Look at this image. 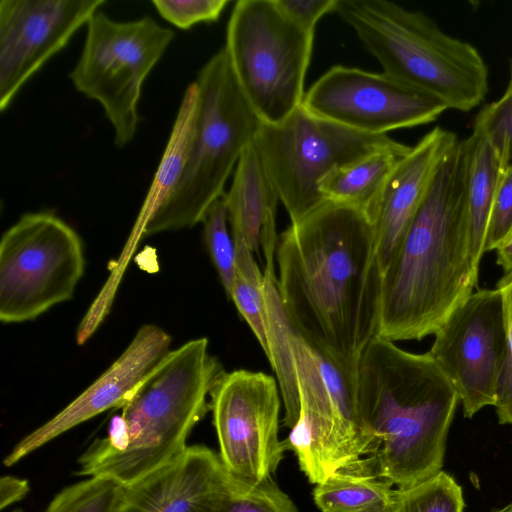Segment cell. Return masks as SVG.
Here are the masks:
<instances>
[{"mask_svg":"<svg viewBox=\"0 0 512 512\" xmlns=\"http://www.w3.org/2000/svg\"><path fill=\"white\" fill-rule=\"evenodd\" d=\"M229 298L249 325L268 358L267 314L263 284L251 283L237 274Z\"/></svg>","mask_w":512,"mask_h":512,"instance_id":"cell-31","label":"cell"},{"mask_svg":"<svg viewBox=\"0 0 512 512\" xmlns=\"http://www.w3.org/2000/svg\"><path fill=\"white\" fill-rule=\"evenodd\" d=\"M81 55L69 78L75 89L97 101L122 148L135 137L143 83L172 42L173 30L150 16L116 21L100 10L88 21Z\"/></svg>","mask_w":512,"mask_h":512,"instance_id":"cell-10","label":"cell"},{"mask_svg":"<svg viewBox=\"0 0 512 512\" xmlns=\"http://www.w3.org/2000/svg\"><path fill=\"white\" fill-rule=\"evenodd\" d=\"M311 113L374 135L427 124L447 107L438 98L385 72L333 66L305 93Z\"/></svg>","mask_w":512,"mask_h":512,"instance_id":"cell-14","label":"cell"},{"mask_svg":"<svg viewBox=\"0 0 512 512\" xmlns=\"http://www.w3.org/2000/svg\"><path fill=\"white\" fill-rule=\"evenodd\" d=\"M335 13L357 34L383 72L469 111L489 90V72L470 43L444 32L421 11L387 0H338Z\"/></svg>","mask_w":512,"mask_h":512,"instance_id":"cell-5","label":"cell"},{"mask_svg":"<svg viewBox=\"0 0 512 512\" xmlns=\"http://www.w3.org/2000/svg\"><path fill=\"white\" fill-rule=\"evenodd\" d=\"M275 3L296 25L315 32L318 21L336 11L338 0H275Z\"/></svg>","mask_w":512,"mask_h":512,"instance_id":"cell-34","label":"cell"},{"mask_svg":"<svg viewBox=\"0 0 512 512\" xmlns=\"http://www.w3.org/2000/svg\"><path fill=\"white\" fill-rule=\"evenodd\" d=\"M201 223L210 257L229 297L237 277V265L235 245L228 230V214L223 197L212 203Z\"/></svg>","mask_w":512,"mask_h":512,"instance_id":"cell-27","label":"cell"},{"mask_svg":"<svg viewBox=\"0 0 512 512\" xmlns=\"http://www.w3.org/2000/svg\"><path fill=\"white\" fill-rule=\"evenodd\" d=\"M392 486L362 458L317 484L313 498L321 512H391Z\"/></svg>","mask_w":512,"mask_h":512,"instance_id":"cell-22","label":"cell"},{"mask_svg":"<svg viewBox=\"0 0 512 512\" xmlns=\"http://www.w3.org/2000/svg\"><path fill=\"white\" fill-rule=\"evenodd\" d=\"M477 121L497 150L502 167L512 164V62L509 82L503 95L485 106Z\"/></svg>","mask_w":512,"mask_h":512,"instance_id":"cell-29","label":"cell"},{"mask_svg":"<svg viewBox=\"0 0 512 512\" xmlns=\"http://www.w3.org/2000/svg\"><path fill=\"white\" fill-rule=\"evenodd\" d=\"M12 512H23V511L21 509H16V510H14Z\"/></svg>","mask_w":512,"mask_h":512,"instance_id":"cell-38","label":"cell"},{"mask_svg":"<svg viewBox=\"0 0 512 512\" xmlns=\"http://www.w3.org/2000/svg\"><path fill=\"white\" fill-rule=\"evenodd\" d=\"M300 414L285 441L310 483L374 454L357 409L355 375L296 332L292 337Z\"/></svg>","mask_w":512,"mask_h":512,"instance_id":"cell-8","label":"cell"},{"mask_svg":"<svg viewBox=\"0 0 512 512\" xmlns=\"http://www.w3.org/2000/svg\"><path fill=\"white\" fill-rule=\"evenodd\" d=\"M492 512H512V502H510L509 504L505 505L502 508L495 509Z\"/></svg>","mask_w":512,"mask_h":512,"instance_id":"cell-37","label":"cell"},{"mask_svg":"<svg viewBox=\"0 0 512 512\" xmlns=\"http://www.w3.org/2000/svg\"><path fill=\"white\" fill-rule=\"evenodd\" d=\"M360 420L375 453L365 457L399 489L441 471L459 398L430 354H417L376 335L355 372Z\"/></svg>","mask_w":512,"mask_h":512,"instance_id":"cell-3","label":"cell"},{"mask_svg":"<svg viewBox=\"0 0 512 512\" xmlns=\"http://www.w3.org/2000/svg\"><path fill=\"white\" fill-rule=\"evenodd\" d=\"M199 107L198 88L189 84L182 97L172 130L141 208L136 232L168 199L178 184L190 157Z\"/></svg>","mask_w":512,"mask_h":512,"instance_id":"cell-24","label":"cell"},{"mask_svg":"<svg viewBox=\"0 0 512 512\" xmlns=\"http://www.w3.org/2000/svg\"><path fill=\"white\" fill-rule=\"evenodd\" d=\"M275 259L277 288L292 328L355 375L380 320L383 272L372 222L326 199L280 234Z\"/></svg>","mask_w":512,"mask_h":512,"instance_id":"cell-1","label":"cell"},{"mask_svg":"<svg viewBox=\"0 0 512 512\" xmlns=\"http://www.w3.org/2000/svg\"><path fill=\"white\" fill-rule=\"evenodd\" d=\"M158 14L182 30L199 23L218 21L228 0H153Z\"/></svg>","mask_w":512,"mask_h":512,"instance_id":"cell-30","label":"cell"},{"mask_svg":"<svg viewBox=\"0 0 512 512\" xmlns=\"http://www.w3.org/2000/svg\"><path fill=\"white\" fill-rule=\"evenodd\" d=\"M123 486L105 477H90L62 489L44 512H116Z\"/></svg>","mask_w":512,"mask_h":512,"instance_id":"cell-26","label":"cell"},{"mask_svg":"<svg viewBox=\"0 0 512 512\" xmlns=\"http://www.w3.org/2000/svg\"><path fill=\"white\" fill-rule=\"evenodd\" d=\"M314 34L290 20L275 0L234 4L223 49L262 123H278L302 104Z\"/></svg>","mask_w":512,"mask_h":512,"instance_id":"cell-7","label":"cell"},{"mask_svg":"<svg viewBox=\"0 0 512 512\" xmlns=\"http://www.w3.org/2000/svg\"><path fill=\"white\" fill-rule=\"evenodd\" d=\"M170 335L154 324L142 325L113 364L50 420L22 438L5 456L10 467L43 445L112 408H121L139 382L170 351Z\"/></svg>","mask_w":512,"mask_h":512,"instance_id":"cell-16","label":"cell"},{"mask_svg":"<svg viewBox=\"0 0 512 512\" xmlns=\"http://www.w3.org/2000/svg\"><path fill=\"white\" fill-rule=\"evenodd\" d=\"M29 492L27 480L3 476L0 480V507L4 509L20 500Z\"/></svg>","mask_w":512,"mask_h":512,"instance_id":"cell-35","label":"cell"},{"mask_svg":"<svg viewBox=\"0 0 512 512\" xmlns=\"http://www.w3.org/2000/svg\"><path fill=\"white\" fill-rule=\"evenodd\" d=\"M428 353L456 391L466 418L494 406L507 354L500 291H473L436 330Z\"/></svg>","mask_w":512,"mask_h":512,"instance_id":"cell-13","label":"cell"},{"mask_svg":"<svg viewBox=\"0 0 512 512\" xmlns=\"http://www.w3.org/2000/svg\"><path fill=\"white\" fill-rule=\"evenodd\" d=\"M496 262L505 274L512 272V232L497 246Z\"/></svg>","mask_w":512,"mask_h":512,"instance_id":"cell-36","label":"cell"},{"mask_svg":"<svg viewBox=\"0 0 512 512\" xmlns=\"http://www.w3.org/2000/svg\"><path fill=\"white\" fill-rule=\"evenodd\" d=\"M400 142L317 116L302 104L284 120L261 123L253 145L291 223L322 204V182L336 170Z\"/></svg>","mask_w":512,"mask_h":512,"instance_id":"cell-9","label":"cell"},{"mask_svg":"<svg viewBox=\"0 0 512 512\" xmlns=\"http://www.w3.org/2000/svg\"><path fill=\"white\" fill-rule=\"evenodd\" d=\"M105 3V0L0 1L1 112Z\"/></svg>","mask_w":512,"mask_h":512,"instance_id":"cell-15","label":"cell"},{"mask_svg":"<svg viewBox=\"0 0 512 512\" xmlns=\"http://www.w3.org/2000/svg\"><path fill=\"white\" fill-rule=\"evenodd\" d=\"M461 486L448 473L432 477L404 489H395L391 512H463Z\"/></svg>","mask_w":512,"mask_h":512,"instance_id":"cell-25","label":"cell"},{"mask_svg":"<svg viewBox=\"0 0 512 512\" xmlns=\"http://www.w3.org/2000/svg\"><path fill=\"white\" fill-rule=\"evenodd\" d=\"M410 149L400 143L336 170L322 182V195L360 211L374 225L386 185Z\"/></svg>","mask_w":512,"mask_h":512,"instance_id":"cell-21","label":"cell"},{"mask_svg":"<svg viewBox=\"0 0 512 512\" xmlns=\"http://www.w3.org/2000/svg\"><path fill=\"white\" fill-rule=\"evenodd\" d=\"M277 380L264 372H224L210 395L219 457L230 478L248 486L272 479L287 448L279 440Z\"/></svg>","mask_w":512,"mask_h":512,"instance_id":"cell-12","label":"cell"},{"mask_svg":"<svg viewBox=\"0 0 512 512\" xmlns=\"http://www.w3.org/2000/svg\"><path fill=\"white\" fill-rule=\"evenodd\" d=\"M512 232V164L503 168L486 234L484 252L492 251Z\"/></svg>","mask_w":512,"mask_h":512,"instance_id":"cell-33","label":"cell"},{"mask_svg":"<svg viewBox=\"0 0 512 512\" xmlns=\"http://www.w3.org/2000/svg\"><path fill=\"white\" fill-rule=\"evenodd\" d=\"M223 200L233 241L258 253L262 233L276 230L279 196L253 143L241 155Z\"/></svg>","mask_w":512,"mask_h":512,"instance_id":"cell-19","label":"cell"},{"mask_svg":"<svg viewBox=\"0 0 512 512\" xmlns=\"http://www.w3.org/2000/svg\"><path fill=\"white\" fill-rule=\"evenodd\" d=\"M85 268L78 233L50 212L22 215L0 242V320L22 323L72 298Z\"/></svg>","mask_w":512,"mask_h":512,"instance_id":"cell-11","label":"cell"},{"mask_svg":"<svg viewBox=\"0 0 512 512\" xmlns=\"http://www.w3.org/2000/svg\"><path fill=\"white\" fill-rule=\"evenodd\" d=\"M461 140L440 164L383 273L378 335L392 341L434 335L473 291Z\"/></svg>","mask_w":512,"mask_h":512,"instance_id":"cell-2","label":"cell"},{"mask_svg":"<svg viewBox=\"0 0 512 512\" xmlns=\"http://www.w3.org/2000/svg\"><path fill=\"white\" fill-rule=\"evenodd\" d=\"M195 83L199 107L187 166L138 236L201 223L212 203L225 194L228 177L262 123L241 91L223 48L202 66Z\"/></svg>","mask_w":512,"mask_h":512,"instance_id":"cell-6","label":"cell"},{"mask_svg":"<svg viewBox=\"0 0 512 512\" xmlns=\"http://www.w3.org/2000/svg\"><path fill=\"white\" fill-rule=\"evenodd\" d=\"M464 155V206L472 265L479 271L493 202L503 170L497 150L475 121L461 141Z\"/></svg>","mask_w":512,"mask_h":512,"instance_id":"cell-20","label":"cell"},{"mask_svg":"<svg viewBox=\"0 0 512 512\" xmlns=\"http://www.w3.org/2000/svg\"><path fill=\"white\" fill-rule=\"evenodd\" d=\"M229 482L219 454L192 445L136 482L123 486L116 512H215Z\"/></svg>","mask_w":512,"mask_h":512,"instance_id":"cell-17","label":"cell"},{"mask_svg":"<svg viewBox=\"0 0 512 512\" xmlns=\"http://www.w3.org/2000/svg\"><path fill=\"white\" fill-rule=\"evenodd\" d=\"M265 269L263 290L267 314V334L269 344L268 360L276 373V380L284 402V423L292 428L298 421L300 402L292 350V328L283 309L277 288L274 259L275 253H264Z\"/></svg>","mask_w":512,"mask_h":512,"instance_id":"cell-23","label":"cell"},{"mask_svg":"<svg viewBox=\"0 0 512 512\" xmlns=\"http://www.w3.org/2000/svg\"><path fill=\"white\" fill-rule=\"evenodd\" d=\"M455 133L435 127L401 159L392 173L374 223L377 256L384 273L446 156Z\"/></svg>","mask_w":512,"mask_h":512,"instance_id":"cell-18","label":"cell"},{"mask_svg":"<svg viewBox=\"0 0 512 512\" xmlns=\"http://www.w3.org/2000/svg\"><path fill=\"white\" fill-rule=\"evenodd\" d=\"M224 372L205 337L170 350L111 419L107 436L81 454L76 475L128 486L179 456Z\"/></svg>","mask_w":512,"mask_h":512,"instance_id":"cell-4","label":"cell"},{"mask_svg":"<svg viewBox=\"0 0 512 512\" xmlns=\"http://www.w3.org/2000/svg\"><path fill=\"white\" fill-rule=\"evenodd\" d=\"M505 310L507 354L497 384L495 410L500 424L512 425V272L497 282Z\"/></svg>","mask_w":512,"mask_h":512,"instance_id":"cell-32","label":"cell"},{"mask_svg":"<svg viewBox=\"0 0 512 512\" xmlns=\"http://www.w3.org/2000/svg\"><path fill=\"white\" fill-rule=\"evenodd\" d=\"M215 512H298L296 506L272 479L255 486L229 477Z\"/></svg>","mask_w":512,"mask_h":512,"instance_id":"cell-28","label":"cell"}]
</instances>
